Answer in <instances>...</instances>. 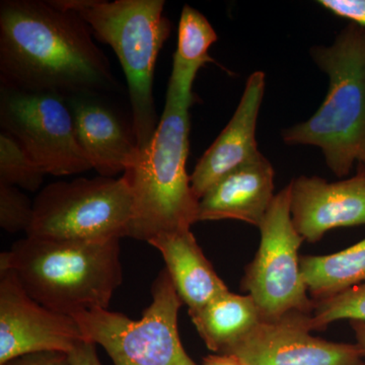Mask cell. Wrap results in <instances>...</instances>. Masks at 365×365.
<instances>
[{"label": "cell", "mask_w": 365, "mask_h": 365, "mask_svg": "<svg viewBox=\"0 0 365 365\" xmlns=\"http://www.w3.org/2000/svg\"><path fill=\"white\" fill-rule=\"evenodd\" d=\"M83 19L56 0L0 4L1 86L68 98L120 86Z\"/></svg>", "instance_id": "6da1fadb"}, {"label": "cell", "mask_w": 365, "mask_h": 365, "mask_svg": "<svg viewBox=\"0 0 365 365\" xmlns=\"http://www.w3.org/2000/svg\"><path fill=\"white\" fill-rule=\"evenodd\" d=\"M36 302L57 313L108 309L123 281L120 240L68 241L26 237L0 255Z\"/></svg>", "instance_id": "7a4b0ae2"}, {"label": "cell", "mask_w": 365, "mask_h": 365, "mask_svg": "<svg viewBox=\"0 0 365 365\" xmlns=\"http://www.w3.org/2000/svg\"><path fill=\"white\" fill-rule=\"evenodd\" d=\"M194 102L195 96L168 86L155 135L136 165L124 173L134 203L128 237L148 242L158 235L191 230L198 222L199 200L186 169Z\"/></svg>", "instance_id": "3957f363"}, {"label": "cell", "mask_w": 365, "mask_h": 365, "mask_svg": "<svg viewBox=\"0 0 365 365\" xmlns=\"http://www.w3.org/2000/svg\"><path fill=\"white\" fill-rule=\"evenodd\" d=\"M309 54L328 76V93L313 116L281 137L288 145L319 148L336 176H348L355 163L365 165V28L349 23L332 45L314 46Z\"/></svg>", "instance_id": "277c9868"}, {"label": "cell", "mask_w": 365, "mask_h": 365, "mask_svg": "<svg viewBox=\"0 0 365 365\" xmlns=\"http://www.w3.org/2000/svg\"><path fill=\"white\" fill-rule=\"evenodd\" d=\"M78 14L93 35L115 52L128 83L132 127L143 151L157 130L153 72L170 33L163 0H56Z\"/></svg>", "instance_id": "5b68a950"}, {"label": "cell", "mask_w": 365, "mask_h": 365, "mask_svg": "<svg viewBox=\"0 0 365 365\" xmlns=\"http://www.w3.org/2000/svg\"><path fill=\"white\" fill-rule=\"evenodd\" d=\"M133 194L127 178L52 182L33 202L26 237L102 242L128 237Z\"/></svg>", "instance_id": "8992f818"}, {"label": "cell", "mask_w": 365, "mask_h": 365, "mask_svg": "<svg viewBox=\"0 0 365 365\" xmlns=\"http://www.w3.org/2000/svg\"><path fill=\"white\" fill-rule=\"evenodd\" d=\"M153 302L138 321L109 309L73 314L86 340L102 346L114 365H196L180 339L182 302L167 269L151 285Z\"/></svg>", "instance_id": "52a82bcc"}, {"label": "cell", "mask_w": 365, "mask_h": 365, "mask_svg": "<svg viewBox=\"0 0 365 365\" xmlns=\"http://www.w3.org/2000/svg\"><path fill=\"white\" fill-rule=\"evenodd\" d=\"M259 228L260 246L246 269L242 287L253 297L262 319L312 314L314 300L307 297L299 255L304 240L292 222L289 184L274 197Z\"/></svg>", "instance_id": "ba28073f"}, {"label": "cell", "mask_w": 365, "mask_h": 365, "mask_svg": "<svg viewBox=\"0 0 365 365\" xmlns=\"http://www.w3.org/2000/svg\"><path fill=\"white\" fill-rule=\"evenodd\" d=\"M0 125L45 174L68 176L93 169L63 96L0 86Z\"/></svg>", "instance_id": "9c48e42d"}, {"label": "cell", "mask_w": 365, "mask_h": 365, "mask_svg": "<svg viewBox=\"0 0 365 365\" xmlns=\"http://www.w3.org/2000/svg\"><path fill=\"white\" fill-rule=\"evenodd\" d=\"M86 340L73 317L32 299L11 269L0 268V365L32 353L68 354Z\"/></svg>", "instance_id": "30bf717a"}, {"label": "cell", "mask_w": 365, "mask_h": 365, "mask_svg": "<svg viewBox=\"0 0 365 365\" xmlns=\"http://www.w3.org/2000/svg\"><path fill=\"white\" fill-rule=\"evenodd\" d=\"M311 314L294 313L265 321L220 354L244 365H360L365 356L359 344L330 342L311 335Z\"/></svg>", "instance_id": "8fae6325"}, {"label": "cell", "mask_w": 365, "mask_h": 365, "mask_svg": "<svg viewBox=\"0 0 365 365\" xmlns=\"http://www.w3.org/2000/svg\"><path fill=\"white\" fill-rule=\"evenodd\" d=\"M290 211L304 241L317 242L329 230L365 225V170L344 181L300 176L290 182Z\"/></svg>", "instance_id": "7c38bea8"}, {"label": "cell", "mask_w": 365, "mask_h": 365, "mask_svg": "<svg viewBox=\"0 0 365 365\" xmlns=\"http://www.w3.org/2000/svg\"><path fill=\"white\" fill-rule=\"evenodd\" d=\"M66 102L78 143L100 176L113 178L136 165L141 150L133 127L127 126L100 93L71 96Z\"/></svg>", "instance_id": "4fadbf2b"}, {"label": "cell", "mask_w": 365, "mask_h": 365, "mask_svg": "<svg viewBox=\"0 0 365 365\" xmlns=\"http://www.w3.org/2000/svg\"><path fill=\"white\" fill-rule=\"evenodd\" d=\"M265 85L263 71L249 76L234 116L197 163L190 184L199 201L223 177L262 155L256 129Z\"/></svg>", "instance_id": "5bb4252c"}, {"label": "cell", "mask_w": 365, "mask_h": 365, "mask_svg": "<svg viewBox=\"0 0 365 365\" xmlns=\"http://www.w3.org/2000/svg\"><path fill=\"white\" fill-rule=\"evenodd\" d=\"M274 177L263 155L232 170L200 199L198 222L235 220L259 227L275 197Z\"/></svg>", "instance_id": "9a60e30c"}, {"label": "cell", "mask_w": 365, "mask_h": 365, "mask_svg": "<svg viewBox=\"0 0 365 365\" xmlns=\"http://www.w3.org/2000/svg\"><path fill=\"white\" fill-rule=\"evenodd\" d=\"M148 244L162 254L165 269L189 313L202 309L228 292L206 259L191 230L158 235Z\"/></svg>", "instance_id": "2e32d148"}, {"label": "cell", "mask_w": 365, "mask_h": 365, "mask_svg": "<svg viewBox=\"0 0 365 365\" xmlns=\"http://www.w3.org/2000/svg\"><path fill=\"white\" fill-rule=\"evenodd\" d=\"M189 314L208 349L218 354L246 337L262 321L251 295L230 290Z\"/></svg>", "instance_id": "e0dca14e"}, {"label": "cell", "mask_w": 365, "mask_h": 365, "mask_svg": "<svg viewBox=\"0 0 365 365\" xmlns=\"http://www.w3.org/2000/svg\"><path fill=\"white\" fill-rule=\"evenodd\" d=\"M300 269L307 292L314 300L364 284L365 239L338 253L300 257Z\"/></svg>", "instance_id": "ac0fdd59"}, {"label": "cell", "mask_w": 365, "mask_h": 365, "mask_svg": "<svg viewBox=\"0 0 365 365\" xmlns=\"http://www.w3.org/2000/svg\"><path fill=\"white\" fill-rule=\"evenodd\" d=\"M216 41L217 34L207 19L193 7H182L169 86L184 95H194L197 72L208 62L215 63L208 52Z\"/></svg>", "instance_id": "d6986e66"}, {"label": "cell", "mask_w": 365, "mask_h": 365, "mask_svg": "<svg viewBox=\"0 0 365 365\" xmlns=\"http://www.w3.org/2000/svg\"><path fill=\"white\" fill-rule=\"evenodd\" d=\"M45 173L34 163L19 141L6 131L0 133V184L30 192L42 185Z\"/></svg>", "instance_id": "ffe728a7"}, {"label": "cell", "mask_w": 365, "mask_h": 365, "mask_svg": "<svg viewBox=\"0 0 365 365\" xmlns=\"http://www.w3.org/2000/svg\"><path fill=\"white\" fill-rule=\"evenodd\" d=\"M314 300L309 316L312 331H321L333 322L348 319L365 322V283L328 299Z\"/></svg>", "instance_id": "44dd1931"}, {"label": "cell", "mask_w": 365, "mask_h": 365, "mask_svg": "<svg viewBox=\"0 0 365 365\" xmlns=\"http://www.w3.org/2000/svg\"><path fill=\"white\" fill-rule=\"evenodd\" d=\"M33 217V203L18 187L0 184V227L9 234L26 232Z\"/></svg>", "instance_id": "7402d4cb"}, {"label": "cell", "mask_w": 365, "mask_h": 365, "mask_svg": "<svg viewBox=\"0 0 365 365\" xmlns=\"http://www.w3.org/2000/svg\"><path fill=\"white\" fill-rule=\"evenodd\" d=\"M331 14L365 28V0H319Z\"/></svg>", "instance_id": "603a6c76"}, {"label": "cell", "mask_w": 365, "mask_h": 365, "mask_svg": "<svg viewBox=\"0 0 365 365\" xmlns=\"http://www.w3.org/2000/svg\"><path fill=\"white\" fill-rule=\"evenodd\" d=\"M4 365H72L68 354L64 352L48 351L32 353L11 360Z\"/></svg>", "instance_id": "cb8c5ba5"}, {"label": "cell", "mask_w": 365, "mask_h": 365, "mask_svg": "<svg viewBox=\"0 0 365 365\" xmlns=\"http://www.w3.org/2000/svg\"><path fill=\"white\" fill-rule=\"evenodd\" d=\"M95 343L90 340L81 341L68 353L72 365H102L98 357Z\"/></svg>", "instance_id": "d4e9b609"}, {"label": "cell", "mask_w": 365, "mask_h": 365, "mask_svg": "<svg viewBox=\"0 0 365 365\" xmlns=\"http://www.w3.org/2000/svg\"><path fill=\"white\" fill-rule=\"evenodd\" d=\"M203 365H244L234 355L216 354L208 355L203 359Z\"/></svg>", "instance_id": "484cf974"}, {"label": "cell", "mask_w": 365, "mask_h": 365, "mask_svg": "<svg viewBox=\"0 0 365 365\" xmlns=\"http://www.w3.org/2000/svg\"><path fill=\"white\" fill-rule=\"evenodd\" d=\"M351 327L356 337L357 344L364 350L365 352V322L351 321Z\"/></svg>", "instance_id": "4316f807"}, {"label": "cell", "mask_w": 365, "mask_h": 365, "mask_svg": "<svg viewBox=\"0 0 365 365\" xmlns=\"http://www.w3.org/2000/svg\"><path fill=\"white\" fill-rule=\"evenodd\" d=\"M360 365H365V362L362 361L361 364H360Z\"/></svg>", "instance_id": "83f0119b"}, {"label": "cell", "mask_w": 365, "mask_h": 365, "mask_svg": "<svg viewBox=\"0 0 365 365\" xmlns=\"http://www.w3.org/2000/svg\"><path fill=\"white\" fill-rule=\"evenodd\" d=\"M364 170H365V165H364Z\"/></svg>", "instance_id": "f1b7e54d"}]
</instances>
